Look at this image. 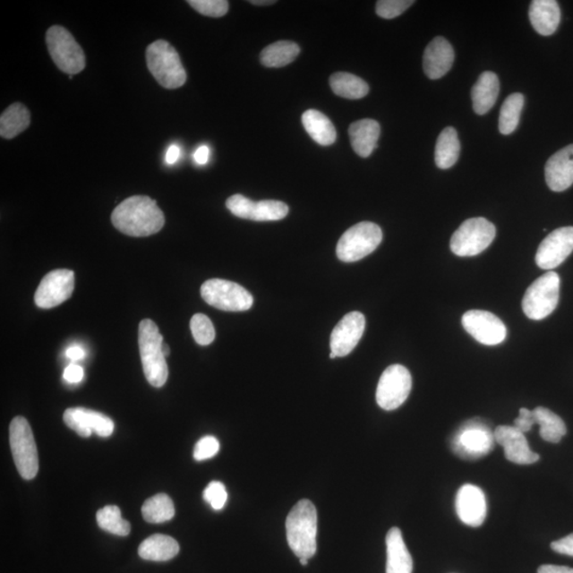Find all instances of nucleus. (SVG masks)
I'll list each match as a JSON object with an SVG mask.
<instances>
[{"instance_id": "obj_50", "label": "nucleus", "mask_w": 573, "mask_h": 573, "mask_svg": "<svg viewBox=\"0 0 573 573\" xmlns=\"http://www.w3.org/2000/svg\"><path fill=\"white\" fill-rule=\"evenodd\" d=\"M163 353H164L166 357L169 356L170 348H169L168 344H166V343L163 344Z\"/></svg>"}, {"instance_id": "obj_22", "label": "nucleus", "mask_w": 573, "mask_h": 573, "mask_svg": "<svg viewBox=\"0 0 573 573\" xmlns=\"http://www.w3.org/2000/svg\"><path fill=\"white\" fill-rule=\"evenodd\" d=\"M547 185L552 192L566 191L573 184V145L560 149L544 167Z\"/></svg>"}, {"instance_id": "obj_33", "label": "nucleus", "mask_w": 573, "mask_h": 573, "mask_svg": "<svg viewBox=\"0 0 573 573\" xmlns=\"http://www.w3.org/2000/svg\"><path fill=\"white\" fill-rule=\"evenodd\" d=\"M533 416L537 425H540L541 437L549 443H560L567 433L565 423L554 412L543 406H537L533 410Z\"/></svg>"}, {"instance_id": "obj_12", "label": "nucleus", "mask_w": 573, "mask_h": 573, "mask_svg": "<svg viewBox=\"0 0 573 573\" xmlns=\"http://www.w3.org/2000/svg\"><path fill=\"white\" fill-rule=\"evenodd\" d=\"M412 377L408 369L393 364L382 372L376 391V401L381 409L392 411L399 408L408 398Z\"/></svg>"}, {"instance_id": "obj_20", "label": "nucleus", "mask_w": 573, "mask_h": 573, "mask_svg": "<svg viewBox=\"0 0 573 573\" xmlns=\"http://www.w3.org/2000/svg\"><path fill=\"white\" fill-rule=\"evenodd\" d=\"M456 509L458 518L469 526H480L486 517V500L483 490L466 484L458 491Z\"/></svg>"}, {"instance_id": "obj_3", "label": "nucleus", "mask_w": 573, "mask_h": 573, "mask_svg": "<svg viewBox=\"0 0 573 573\" xmlns=\"http://www.w3.org/2000/svg\"><path fill=\"white\" fill-rule=\"evenodd\" d=\"M164 338L150 319L142 320L139 329L140 353L143 372L151 386L162 388L168 380V365L163 353Z\"/></svg>"}, {"instance_id": "obj_18", "label": "nucleus", "mask_w": 573, "mask_h": 573, "mask_svg": "<svg viewBox=\"0 0 573 573\" xmlns=\"http://www.w3.org/2000/svg\"><path fill=\"white\" fill-rule=\"evenodd\" d=\"M365 329L364 315L349 312L337 324L330 337L331 353L336 357H346L358 346Z\"/></svg>"}, {"instance_id": "obj_4", "label": "nucleus", "mask_w": 573, "mask_h": 573, "mask_svg": "<svg viewBox=\"0 0 573 573\" xmlns=\"http://www.w3.org/2000/svg\"><path fill=\"white\" fill-rule=\"evenodd\" d=\"M148 70L165 89L175 90L186 83L187 74L175 47L164 39L148 46Z\"/></svg>"}, {"instance_id": "obj_48", "label": "nucleus", "mask_w": 573, "mask_h": 573, "mask_svg": "<svg viewBox=\"0 0 573 573\" xmlns=\"http://www.w3.org/2000/svg\"><path fill=\"white\" fill-rule=\"evenodd\" d=\"M66 356L71 360L78 361L85 356V352L81 346H71L66 351Z\"/></svg>"}, {"instance_id": "obj_24", "label": "nucleus", "mask_w": 573, "mask_h": 573, "mask_svg": "<svg viewBox=\"0 0 573 573\" xmlns=\"http://www.w3.org/2000/svg\"><path fill=\"white\" fill-rule=\"evenodd\" d=\"M354 151L361 158H369L377 148L381 125L372 119H363L351 124L348 130Z\"/></svg>"}, {"instance_id": "obj_9", "label": "nucleus", "mask_w": 573, "mask_h": 573, "mask_svg": "<svg viewBox=\"0 0 573 573\" xmlns=\"http://www.w3.org/2000/svg\"><path fill=\"white\" fill-rule=\"evenodd\" d=\"M560 278L558 273L549 271L538 278L523 300V311L531 320L540 321L552 314L560 301Z\"/></svg>"}, {"instance_id": "obj_17", "label": "nucleus", "mask_w": 573, "mask_h": 573, "mask_svg": "<svg viewBox=\"0 0 573 573\" xmlns=\"http://www.w3.org/2000/svg\"><path fill=\"white\" fill-rule=\"evenodd\" d=\"M63 420L80 437L90 438L95 432L100 438H108L114 432V422L100 412L81 408H70L64 412Z\"/></svg>"}, {"instance_id": "obj_35", "label": "nucleus", "mask_w": 573, "mask_h": 573, "mask_svg": "<svg viewBox=\"0 0 573 573\" xmlns=\"http://www.w3.org/2000/svg\"><path fill=\"white\" fill-rule=\"evenodd\" d=\"M525 105L523 94L515 93L503 102L500 115V131L503 135L512 134L517 129L521 111Z\"/></svg>"}, {"instance_id": "obj_42", "label": "nucleus", "mask_w": 573, "mask_h": 573, "mask_svg": "<svg viewBox=\"0 0 573 573\" xmlns=\"http://www.w3.org/2000/svg\"><path fill=\"white\" fill-rule=\"evenodd\" d=\"M535 416H533V411L529 409L521 408L519 410V416L514 421V427L518 429L519 432L526 433L530 432L533 425H535Z\"/></svg>"}, {"instance_id": "obj_14", "label": "nucleus", "mask_w": 573, "mask_h": 573, "mask_svg": "<svg viewBox=\"0 0 573 573\" xmlns=\"http://www.w3.org/2000/svg\"><path fill=\"white\" fill-rule=\"evenodd\" d=\"M462 325L475 340L484 346H498L508 335L506 325L490 312L469 311L463 314Z\"/></svg>"}, {"instance_id": "obj_29", "label": "nucleus", "mask_w": 573, "mask_h": 573, "mask_svg": "<svg viewBox=\"0 0 573 573\" xmlns=\"http://www.w3.org/2000/svg\"><path fill=\"white\" fill-rule=\"evenodd\" d=\"M460 141L455 128L447 127L438 137L435 146L434 159L440 169H449L460 156Z\"/></svg>"}, {"instance_id": "obj_46", "label": "nucleus", "mask_w": 573, "mask_h": 573, "mask_svg": "<svg viewBox=\"0 0 573 573\" xmlns=\"http://www.w3.org/2000/svg\"><path fill=\"white\" fill-rule=\"evenodd\" d=\"M538 573H573V569L565 566L543 565L538 569Z\"/></svg>"}, {"instance_id": "obj_25", "label": "nucleus", "mask_w": 573, "mask_h": 573, "mask_svg": "<svg viewBox=\"0 0 573 573\" xmlns=\"http://www.w3.org/2000/svg\"><path fill=\"white\" fill-rule=\"evenodd\" d=\"M387 573H412L414 560L406 548L398 528H392L387 535Z\"/></svg>"}, {"instance_id": "obj_2", "label": "nucleus", "mask_w": 573, "mask_h": 573, "mask_svg": "<svg viewBox=\"0 0 573 573\" xmlns=\"http://www.w3.org/2000/svg\"><path fill=\"white\" fill-rule=\"evenodd\" d=\"M286 540L297 558L311 559L317 552L318 513L314 504L300 500L286 520Z\"/></svg>"}, {"instance_id": "obj_5", "label": "nucleus", "mask_w": 573, "mask_h": 573, "mask_svg": "<svg viewBox=\"0 0 573 573\" xmlns=\"http://www.w3.org/2000/svg\"><path fill=\"white\" fill-rule=\"evenodd\" d=\"M10 446L17 471L25 480L36 478L38 455L36 440L25 417L16 416L10 423Z\"/></svg>"}, {"instance_id": "obj_34", "label": "nucleus", "mask_w": 573, "mask_h": 573, "mask_svg": "<svg viewBox=\"0 0 573 573\" xmlns=\"http://www.w3.org/2000/svg\"><path fill=\"white\" fill-rule=\"evenodd\" d=\"M141 513L147 523L163 524L175 517V509L168 495L158 494L143 503Z\"/></svg>"}, {"instance_id": "obj_7", "label": "nucleus", "mask_w": 573, "mask_h": 573, "mask_svg": "<svg viewBox=\"0 0 573 573\" xmlns=\"http://www.w3.org/2000/svg\"><path fill=\"white\" fill-rule=\"evenodd\" d=\"M496 227L485 218H471L464 221L452 235V253L461 257H471L483 253L494 242Z\"/></svg>"}, {"instance_id": "obj_27", "label": "nucleus", "mask_w": 573, "mask_h": 573, "mask_svg": "<svg viewBox=\"0 0 573 573\" xmlns=\"http://www.w3.org/2000/svg\"><path fill=\"white\" fill-rule=\"evenodd\" d=\"M179 543L168 535H154L140 544L139 554L142 560L166 561L179 554Z\"/></svg>"}, {"instance_id": "obj_43", "label": "nucleus", "mask_w": 573, "mask_h": 573, "mask_svg": "<svg viewBox=\"0 0 573 573\" xmlns=\"http://www.w3.org/2000/svg\"><path fill=\"white\" fill-rule=\"evenodd\" d=\"M552 548L555 552L569 555L573 557V533L569 536L560 538L559 541H555L552 543Z\"/></svg>"}, {"instance_id": "obj_31", "label": "nucleus", "mask_w": 573, "mask_h": 573, "mask_svg": "<svg viewBox=\"0 0 573 573\" xmlns=\"http://www.w3.org/2000/svg\"><path fill=\"white\" fill-rule=\"evenodd\" d=\"M332 91L346 99H361L369 94L370 88L364 80L348 73H336L329 80Z\"/></svg>"}, {"instance_id": "obj_36", "label": "nucleus", "mask_w": 573, "mask_h": 573, "mask_svg": "<svg viewBox=\"0 0 573 573\" xmlns=\"http://www.w3.org/2000/svg\"><path fill=\"white\" fill-rule=\"evenodd\" d=\"M97 523L102 530L114 535L127 536L130 535L131 525L124 520L122 511L116 506H107L99 509L96 515Z\"/></svg>"}, {"instance_id": "obj_26", "label": "nucleus", "mask_w": 573, "mask_h": 573, "mask_svg": "<svg viewBox=\"0 0 573 573\" xmlns=\"http://www.w3.org/2000/svg\"><path fill=\"white\" fill-rule=\"evenodd\" d=\"M500 83L496 73L484 72L473 86L472 99L474 111L484 115L491 110L500 95Z\"/></svg>"}, {"instance_id": "obj_41", "label": "nucleus", "mask_w": 573, "mask_h": 573, "mask_svg": "<svg viewBox=\"0 0 573 573\" xmlns=\"http://www.w3.org/2000/svg\"><path fill=\"white\" fill-rule=\"evenodd\" d=\"M220 450V443L215 437L208 435L199 440L194 446L193 458L196 461L209 460L215 457Z\"/></svg>"}, {"instance_id": "obj_38", "label": "nucleus", "mask_w": 573, "mask_h": 573, "mask_svg": "<svg viewBox=\"0 0 573 573\" xmlns=\"http://www.w3.org/2000/svg\"><path fill=\"white\" fill-rule=\"evenodd\" d=\"M414 4L412 0H381L376 4V13L382 19L392 20L403 14Z\"/></svg>"}, {"instance_id": "obj_13", "label": "nucleus", "mask_w": 573, "mask_h": 573, "mask_svg": "<svg viewBox=\"0 0 573 573\" xmlns=\"http://www.w3.org/2000/svg\"><path fill=\"white\" fill-rule=\"evenodd\" d=\"M227 208L234 216L252 221L282 220L289 213L288 205L280 201L263 200L254 202L243 194H234L227 201Z\"/></svg>"}, {"instance_id": "obj_1", "label": "nucleus", "mask_w": 573, "mask_h": 573, "mask_svg": "<svg viewBox=\"0 0 573 573\" xmlns=\"http://www.w3.org/2000/svg\"><path fill=\"white\" fill-rule=\"evenodd\" d=\"M115 227L128 236L148 237L165 225V216L156 201L146 196L125 199L112 214Z\"/></svg>"}, {"instance_id": "obj_16", "label": "nucleus", "mask_w": 573, "mask_h": 573, "mask_svg": "<svg viewBox=\"0 0 573 573\" xmlns=\"http://www.w3.org/2000/svg\"><path fill=\"white\" fill-rule=\"evenodd\" d=\"M573 252V227L555 229L544 238L537 250L536 265L552 270L563 263Z\"/></svg>"}, {"instance_id": "obj_30", "label": "nucleus", "mask_w": 573, "mask_h": 573, "mask_svg": "<svg viewBox=\"0 0 573 573\" xmlns=\"http://www.w3.org/2000/svg\"><path fill=\"white\" fill-rule=\"evenodd\" d=\"M30 112L21 103H13L0 116V135L13 140L30 125Z\"/></svg>"}, {"instance_id": "obj_11", "label": "nucleus", "mask_w": 573, "mask_h": 573, "mask_svg": "<svg viewBox=\"0 0 573 573\" xmlns=\"http://www.w3.org/2000/svg\"><path fill=\"white\" fill-rule=\"evenodd\" d=\"M202 299L223 312H245L253 306L254 299L250 292L236 283L213 278L201 286Z\"/></svg>"}, {"instance_id": "obj_47", "label": "nucleus", "mask_w": 573, "mask_h": 573, "mask_svg": "<svg viewBox=\"0 0 573 573\" xmlns=\"http://www.w3.org/2000/svg\"><path fill=\"white\" fill-rule=\"evenodd\" d=\"M180 156V148L176 145H172L168 149L167 153H166V163H167L168 165H174L177 162V159H179Z\"/></svg>"}, {"instance_id": "obj_32", "label": "nucleus", "mask_w": 573, "mask_h": 573, "mask_svg": "<svg viewBox=\"0 0 573 573\" xmlns=\"http://www.w3.org/2000/svg\"><path fill=\"white\" fill-rule=\"evenodd\" d=\"M301 53L300 46L295 42L279 41L267 46L261 54L263 66L279 68L289 65Z\"/></svg>"}, {"instance_id": "obj_28", "label": "nucleus", "mask_w": 573, "mask_h": 573, "mask_svg": "<svg viewBox=\"0 0 573 573\" xmlns=\"http://www.w3.org/2000/svg\"><path fill=\"white\" fill-rule=\"evenodd\" d=\"M302 123L307 133L321 146H330L336 141L337 131L330 119L317 110L303 114Z\"/></svg>"}, {"instance_id": "obj_51", "label": "nucleus", "mask_w": 573, "mask_h": 573, "mask_svg": "<svg viewBox=\"0 0 573 573\" xmlns=\"http://www.w3.org/2000/svg\"><path fill=\"white\" fill-rule=\"evenodd\" d=\"M300 563L303 566H307L308 565V559H305V558L300 559Z\"/></svg>"}, {"instance_id": "obj_23", "label": "nucleus", "mask_w": 573, "mask_h": 573, "mask_svg": "<svg viewBox=\"0 0 573 573\" xmlns=\"http://www.w3.org/2000/svg\"><path fill=\"white\" fill-rule=\"evenodd\" d=\"M530 21L537 33L552 36L560 25V9L555 0H535L529 10Z\"/></svg>"}, {"instance_id": "obj_6", "label": "nucleus", "mask_w": 573, "mask_h": 573, "mask_svg": "<svg viewBox=\"0 0 573 573\" xmlns=\"http://www.w3.org/2000/svg\"><path fill=\"white\" fill-rule=\"evenodd\" d=\"M495 442L494 432L489 425L479 418H474L464 423L458 430L452 438L451 449L457 456L466 460H477L489 455Z\"/></svg>"}, {"instance_id": "obj_49", "label": "nucleus", "mask_w": 573, "mask_h": 573, "mask_svg": "<svg viewBox=\"0 0 573 573\" xmlns=\"http://www.w3.org/2000/svg\"><path fill=\"white\" fill-rule=\"evenodd\" d=\"M249 3L255 5H270L277 2H274V0H252Z\"/></svg>"}, {"instance_id": "obj_44", "label": "nucleus", "mask_w": 573, "mask_h": 573, "mask_svg": "<svg viewBox=\"0 0 573 573\" xmlns=\"http://www.w3.org/2000/svg\"><path fill=\"white\" fill-rule=\"evenodd\" d=\"M84 371L81 366L77 364L68 365L64 371V374H63V378L67 382L70 383H78L83 380Z\"/></svg>"}, {"instance_id": "obj_21", "label": "nucleus", "mask_w": 573, "mask_h": 573, "mask_svg": "<svg viewBox=\"0 0 573 573\" xmlns=\"http://www.w3.org/2000/svg\"><path fill=\"white\" fill-rule=\"evenodd\" d=\"M455 61V51L451 44L442 37L430 42L423 53V67L426 76L438 80L451 70Z\"/></svg>"}, {"instance_id": "obj_19", "label": "nucleus", "mask_w": 573, "mask_h": 573, "mask_svg": "<svg viewBox=\"0 0 573 573\" xmlns=\"http://www.w3.org/2000/svg\"><path fill=\"white\" fill-rule=\"evenodd\" d=\"M495 440L504 449L507 460L519 466H528L540 460V456L530 449L525 433L514 426H500L494 432Z\"/></svg>"}, {"instance_id": "obj_39", "label": "nucleus", "mask_w": 573, "mask_h": 573, "mask_svg": "<svg viewBox=\"0 0 573 573\" xmlns=\"http://www.w3.org/2000/svg\"><path fill=\"white\" fill-rule=\"evenodd\" d=\"M187 3L200 14L210 17H222L228 11L226 0H189Z\"/></svg>"}, {"instance_id": "obj_37", "label": "nucleus", "mask_w": 573, "mask_h": 573, "mask_svg": "<svg viewBox=\"0 0 573 573\" xmlns=\"http://www.w3.org/2000/svg\"><path fill=\"white\" fill-rule=\"evenodd\" d=\"M191 329L194 340L199 346H210L213 343L216 337L214 324L205 314H194L191 320Z\"/></svg>"}, {"instance_id": "obj_10", "label": "nucleus", "mask_w": 573, "mask_h": 573, "mask_svg": "<svg viewBox=\"0 0 573 573\" xmlns=\"http://www.w3.org/2000/svg\"><path fill=\"white\" fill-rule=\"evenodd\" d=\"M382 242V231L372 222H361L348 228L337 245V256L344 262L363 260L374 252Z\"/></svg>"}, {"instance_id": "obj_15", "label": "nucleus", "mask_w": 573, "mask_h": 573, "mask_svg": "<svg viewBox=\"0 0 573 573\" xmlns=\"http://www.w3.org/2000/svg\"><path fill=\"white\" fill-rule=\"evenodd\" d=\"M73 289L74 273L67 269H59L45 275L34 295V301L39 308H54L70 299Z\"/></svg>"}, {"instance_id": "obj_40", "label": "nucleus", "mask_w": 573, "mask_h": 573, "mask_svg": "<svg viewBox=\"0 0 573 573\" xmlns=\"http://www.w3.org/2000/svg\"><path fill=\"white\" fill-rule=\"evenodd\" d=\"M203 498L216 511H220L225 508L227 501V492L225 484L219 483V481H213L204 490Z\"/></svg>"}, {"instance_id": "obj_45", "label": "nucleus", "mask_w": 573, "mask_h": 573, "mask_svg": "<svg viewBox=\"0 0 573 573\" xmlns=\"http://www.w3.org/2000/svg\"><path fill=\"white\" fill-rule=\"evenodd\" d=\"M210 148L208 146H201L193 154V159L198 165H206L210 159Z\"/></svg>"}, {"instance_id": "obj_8", "label": "nucleus", "mask_w": 573, "mask_h": 573, "mask_svg": "<svg viewBox=\"0 0 573 573\" xmlns=\"http://www.w3.org/2000/svg\"><path fill=\"white\" fill-rule=\"evenodd\" d=\"M46 44L55 64L68 76L81 73L86 65L84 51L72 33L61 26H53L46 33Z\"/></svg>"}]
</instances>
